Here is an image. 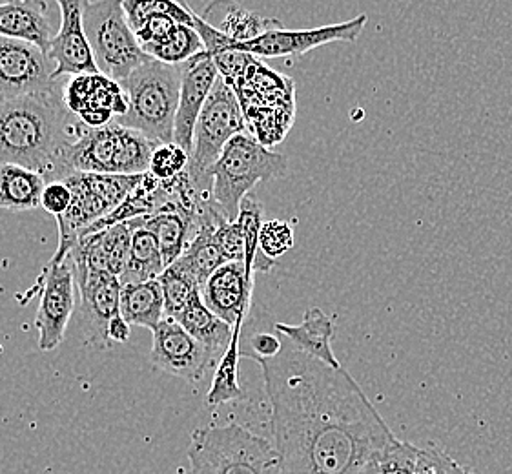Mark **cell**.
Returning a JSON list of instances; mask_svg holds the SVG:
<instances>
[{"label":"cell","mask_w":512,"mask_h":474,"mask_svg":"<svg viewBox=\"0 0 512 474\" xmlns=\"http://www.w3.org/2000/svg\"><path fill=\"white\" fill-rule=\"evenodd\" d=\"M256 361L283 474H359L398 440L343 367L310 358L287 338L277 356Z\"/></svg>","instance_id":"cell-1"},{"label":"cell","mask_w":512,"mask_h":474,"mask_svg":"<svg viewBox=\"0 0 512 474\" xmlns=\"http://www.w3.org/2000/svg\"><path fill=\"white\" fill-rule=\"evenodd\" d=\"M57 92L35 93L0 103V165H19L41 174L46 183L66 174L64 152L81 132Z\"/></svg>","instance_id":"cell-2"},{"label":"cell","mask_w":512,"mask_h":474,"mask_svg":"<svg viewBox=\"0 0 512 474\" xmlns=\"http://www.w3.org/2000/svg\"><path fill=\"white\" fill-rule=\"evenodd\" d=\"M181 77L183 64L172 66L155 59L143 62L121 83L128 95V114L115 123L143 134L154 145L174 143Z\"/></svg>","instance_id":"cell-3"},{"label":"cell","mask_w":512,"mask_h":474,"mask_svg":"<svg viewBox=\"0 0 512 474\" xmlns=\"http://www.w3.org/2000/svg\"><path fill=\"white\" fill-rule=\"evenodd\" d=\"M190 474H283L276 445L237 423L195 429Z\"/></svg>","instance_id":"cell-4"},{"label":"cell","mask_w":512,"mask_h":474,"mask_svg":"<svg viewBox=\"0 0 512 474\" xmlns=\"http://www.w3.org/2000/svg\"><path fill=\"white\" fill-rule=\"evenodd\" d=\"M287 155L261 145L250 132L230 139L210 170L212 199L228 221H236L246 196L263 181L287 176Z\"/></svg>","instance_id":"cell-5"},{"label":"cell","mask_w":512,"mask_h":474,"mask_svg":"<svg viewBox=\"0 0 512 474\" xmlns=\"http://www.w3.org/2000/svg\"><path fill=\"white\" fill-rule=\"evenodd\" d=\"M155 146L143 134L115 121L103 128L82 124L81 132L64 152V168L68 176L72 172L141 176L150 168Z\"/></svg>","instance_id":"cell-6"},{"label":"cell","mask_w":512,"mask_h":474,"mask_svg":"<svg viewBox=\"0 0 512 474\" xmlns=\"http://www.w3.org/2000/svg\"><path fill=\"white\" fill-rule=\"evenodd\" d=\"M141 176H110L92 172H72L62 181L72 190V205L57 219L59 247L52 261H62L72 252L77 237L97 221L110 216L126 196L139 185Z\"/></svg>","instance_id":"cell-7"},{"label":"cell","mask_w":512,"mask_h":474,"mask_svg":"<svg viewBox=\"0 0 512 474\" xmlns=\"http://www.w3.org/2000/svg\"><path fill=\"white\" fill-rule=\"evenodd\" d=\"M123 4L124 0H97L84 15V31L97 68L117 83L150 59L137 42Z\"/></svg>","instance_id":"cell-8"},{"label":"cell","mask_w":512,"mask_h":474,"mask_svg":"<svg viewBox=\"0 0 512 474\" xmlns=\"http://www.w3.org/2000/svg\"><path fill=\"white\" fill-rule=\"evenodd\" d=\"M245 132H248V126L236 93L219 75L195 124L194 148L188 165V174L195 185L205 192H212V166L216 165L230 139Z\"/></svg>","instance_id":"cell-9"},{"label":"cell","mask_w":512,"mask_h":474,"mask_svg":"<svg viewBox=\"0 0 512 474\" xmlns=\"http://www.w3.org/2000/svg\"><path fill=\"white\" fill-rule=\"evenodd\" d=\"M75 267L70 256L62 261H48L33 292H39V310L35 329L39 332V349L53 351L61 345L75 310Z\"/></svg>","instance_id":"cell-10"},{"label":"cell","mask_w":512,"mask_h":474,"mask_svg":"<svg viewBox=\"0 0 512 474\" xmlns=\"http://www.w3.org/2000/svg\"><path fill=\"white\" fill-rule=\"evenodd\" d=\"M367 15L356 19L312 30H285L281 24L246 42H232L228 52L248 53L256 59H277V57H299L332 42L358 41L367 26Z\"/></svg>","instance_id":"cell-11"},{"label":"cell","mask_w":512,"mask_h":474,"mask_svg":"<svg viewBox=\"0 0 512 474\" xmlns=\"http://www.w3.org/2000/svg\"><path fill=\"white\" fill-rule=\"evenodd\" d=\"M154 343L150 360L157 371L181 378L186 382L197 383L208 372L217 367L221 354L195 340L181 323L164 318L154 330Z\"/></svg>","instance_id":"cell-12"},{"label":"cell","mask_w":512,"mask_h":474,"mask_svg":"<svg viewBox=\"0 0 512 474\" xmlns=\"http://www.w3.org/2000/svg\"><path fill=\"white\" fill-rule=\"evenodd\" d=\"M53 72L55 64L39 46L0 37V93L4 99L61 90L64 84L55 81Z\"/></svg>","instance_id":"cell-13"},{"label":"cell","mask_w":512,"mask_h":474,"mask_svg":"<svg viewBox=\"0 0 512 474\" xmlns=\"http://www.w3.org/2000/svg\"><path fill=\"white\" fill-rule=\"evenodd\" d=\"M62 99L70 114L88 128H103L128 114L123 84L101 72L72 75L62 86Z\"/></svg>","instance_id":"cell-14"},{"label":"cell","mask_w":512,"mask_h":474,"mask_svg":"<svg viewBox=\"0 0 512 474\" xmlns=\"http://www.w3.org/2000/svg\"><path fill=\"white\" fill-rule=\"evenodd\" d=\"M61 11V28L53 35L48 55L55 64L53 77L99 73L84 31V15L92 0H55Z\"/></svg>","instance_id":"cell-15"},{"label":"cell","mask_w":512,"mask_h":474,"mask_svg":"<svg viewBox=\"0 0 512 474\" xmlns=\"http://www.w3.org/2000/svg\"><path fill=\"white\" fill-rule=\"evenodd\" d=\"M219 79L216 62L203 52L183 64L179 106L175 115L174 143L188 154L194 148L195 124Z\"/></svg>","instance_id":"cell-16"},{"label":"cell","mask_w":512,"mask_h":474,"mask_svg":"<svg viewBox=\"0 0 512 474\" xmlns=\"http://www.w3.org/2000/svg\"><path fill=\"white\" fill-rule=\"evenodd\" d=\"M75 283L81 294V310L86 340L108 347L110 321L121 314V279L103 272H75Z\"/></svg>","instance_id":"cell-17"},{"label":"cell","mask_w":512,"mask_h":474,"mask_svg":"<svg viewBox=\"0 0 512 474\" xmlns=\"http://www.w3.org/2000/svg\"><path fill=\"white\" fill-rule=\"evenodd\" d=\"M254 276L246 272L245 261H230L217 268L201 289V298L228 325H243L252 307Z\"/></svg>","instance_id":"cell-18"},{"label":"cell","mask_w":512,"mask_h":474,"mask_svg":"<svg viewBox=\"0 0 512 474\" xmlns=\"http://www.w3.org/2000/svg\"><path fill=\"white\" fill-rule=\"evenodd\" d=\"M0 37L31 42L48 53L53 39L48 4L44 0L0 2Z\"/></svg>","instance_id":"cell-19"},{"label":"cell","mask_w":512,"mask_h":474,"mask_svg":"<svg viewBox=\"0 0 512 474\" xmlns=\"http://www.w3.org/2000/svg\"><path fill=\"white\" fill-rule=\"evenodd\" d=\"M274 329L277 334L287 338L297 351L325 363L328 367H334V369L341 367L332 349L334 325L323 310L308 309L299 325L276 323Z\"/></svg>","instance_id":"cell-20"},{"label":"cell","mask_w":512,"mask_h":474,"mask_svg":"<svg viewBox=\"0 0 512 474\" xmlns=\"http://www.w3.org/2000/svg\"><path fill=\"white\" fill-rule=\"evenodd\" d=\"M170 196H172L170 181H161L154 174L146 172L141 177L139 185L135 186L134 190L126 196L119 207L113 210L110 216H106L101 221H97L92 227L86 228L82 234L101 232V230L119 225L124 221L152 216L154 212H157L159 208L170 201Z\"/></svg>","instance_id":"cell-21"},{"label":"cell","mask_w":512,"mask_h":474,"mask_svg":"<svg viewBox=\"0 0 512 474\" xmlns=\"http://www.w3.org/2000/svg\"><path fill=\"white\" fill-rule=\"evenodd\" d=\"M203 19L234 42L252 41L281 24L277 19H265L246 10L234 0H214L206 8Z\"/></svg>","instance_id":"cell-22"},{"label":"cell","mask_w":512,"mask_h":474,"mask_svg":"<svg viewBox=\"0 0 512 474\" xmlns=\"http://www.w3.org/2000/svg\"><path fill=\"white\" fill-rule=\"evenodd\" d=\"M226 219L223 214H216L205 221L197 230L194 239L188 243L179 261L194 276L197 285L203 289L206 281L212 278L217 268L226 263L225 254L216 239V227Z\"/></svg>","instance_id":"cell-23"},{"label":"cell","mask_w":512,"mask_h":474,"mask_svg":"<svg viewBox=\"0 0 512 474\" xmlns=\"http://www.w3.org/2000/svg\"><path fill=\"white\" fill-rule=\"evenodd\" d=\"M46 179L19 165H0V208L24 212L41 208Z\"/></svg>","instance_id":"cell-24"},{"label":"cell","mask_w":512,"mask_h":474,"mask_svg":"<svg viewBox=\"0 0 512 474\" xmlns=\"http://www.w3.org/2000/svg\"><path fill=\"white\" fill-rule=\"evenodd\" d=\"M175 321L181 323L183 329L188 334H192L195 340L201 341L212 351L219 352L221 356L225 354L230 341L234 338V327L206 307L205 301L201 298V292L195 294Z\"/></svg>","instance_id":"cell-25"},{"label":"cell","mask_w":512,"mask_h":474,"mask_svg":"<svg viewBox=\"0 0 512 474\" xmlns=\"http://www.w3.org/2000/svg\"><path fill=\"white\" fill-rule=\"evenodd\" d=\"M121 314L130 325L154 330L164 320L163 290L159 281L123 285Z\"/></svg>","instance_id":"cell-26"},{"label":"cell","mask_w":512,"mask_h":474,"mask_svg":"<svg viewBox=\"0 0 512 474\" xmlns=\"http://www.w3.org/2000/svg\"><path fill=\"white\" fill-rule=\"evenodd\" d=\"M164 268L166 263H164L159 241L152 230L144 227V217H139L134 237H132L128 265L124 268L123 276L119 278L121 285L154 281L163 274Z\"/></svg>","instance_id":"cell-27"},{"label":"cell","mask_w":512,"mask_h":474,"mask_svg":"<svg viewBox=\"0 0 512 474\" xmlns=\"http://www.w3.org/2000/svg\"><path fill=\"white\" fill-rule=\"evenodd\" d=\"M241 330L243 325L234 327V338L230 341L225 354L217 363L212 387L206 394L208 405H223L243 398V389L239 385V360H241Z\"/></svg>","instance_id":"cell-28"},{"label":"cell","mask_w":512,"mask_h":474,"mask_svg":"<svg viewBox=\"0 0 512 474\" xmlns=\"http://www.w3.org/2000/svg\"><path fill=\"white\" fill-rule=\"evenodd\" d=\"M237 223L241 225L243 236H245V267L250 276H254L257 270L268 272L270 268L276 265L274 259L267 258L259 250V232L263 227V207L257 203L252 196H246L239 208Z\"/></svg>","instance_id":"cell-29"},{"label":"cell","mask_w":512,"mask_h":474,"mask_svg":"<svg viewBox=\"0 0 512 474\" xmlns=\"http://www.w3.org/2000/svg\"><path fill=\"white\" fill-rule=\"evenodd\" d=\"M143 52L155 61L179 66L205 52V44L194 26L177 24V28L163 42L146 46Z\"/></svg>","instance_id":"cell-30"},{"label":"cell","mask_w":512,"mask_h":474,"mask_svg":"<svg viewBox=\"0 0 512 474\" xmlns=\"http://www.w3.org/2000/svg\"><path fill=\"white\" fill-rule=\"evenodd\" d=\"M157 281L163 290L164 318L175 320L186 309V305L192 301L195 294L201 292V287L197 285L194 276L183 267L179 259L164 268Z\"/></svg>","instance_id":"cell-31"},{"label":"cell","mask_w":512,"mask_h":474,"mask_svg":"<svg viewBox=\"0 0 512 474\" xmlns=\"http://www.w3.org/2000/svg\"><path fill=\"white\" fill-rule=\"evenodd\" d=\"M123 6L132 30L155 15H166L179 24L194 26V10H190L186 0H124Z\"/></svg>","instance_id":"cell-32"},{"label":"cell","mask_w":512,"mask_h":474,"mask_svg":"<svg viewBox=\"0 0 512 474\" xmlns=\"http://www.w3.org/2000/svg\"><path fill=\"white\" fill-rule=\"evenodd\" d=\"M420 447L396 440L376 454L359 474H416Z\"/></svg>","instance_id":"cell-33"},{"label":"cell","mask_w":512,"mask_h":474,"mask_svg":"<svg viewBox=\"0 0 512 474\" xmlns=\"http://www.w3.org/2000/svg\"><path fill=\"white\" fill-rule=\"evenodd\" d=\"M135 227H137V219L124 221L119 225L101 230L108 272L117 278L123 276L124 268L128 265Z\"/></svg>","instance_id":"cell-34"},{"label":"cell","mask_w":512,"mask_h":474,"mask_svg":"<svg viewBox=\"0 0 512 474\" xmlns=\"http://www.w3.org/2000/svg\"><path fill=\"white\" fill-rule=\"evenodd\" d=\"M188 165H190V154L186 150L175 143H164V145L155 146L148 172L161 181H170L188 170Z\"/></svg>","instance_id":"cell-35"},{"label":"cell","mask_w":512,"mask_h":474,"mask_svg":"<svg viewBox=\"0 0 512 474\" xmlns=\"http://www.w3.org/2000/svg\"><path fill=\"white\" fill-rule=\"evenodd\" d=\"M294 247V228L287 221L272 219L263 223L259 232V250L274 259L285 256L290 248Z\"/></svg>","instance_id":"cell-36"},{"label":"cell","mask_w":512,"mask_h":474,"mask_svg":"<svg viewBox=\"0 0 512 474\" xmlns=\"http://www.w3.org/2000/svg\"><path fill=\"white\" fill-rule=\"evenodd\" d=\"M416 474H471V471L452 460L440 447L429 445L418 453Z\"/></svg>","instance_id":"cell-37"},{"label":"cell","mask_w":512,"mask_h":474,"mask_svg":"<svg viewBox=\"0 0 512 474\" xmlns=\"http://www.w3.org/2000/svg\"><path fill=\"white\" fill-rule=\"evenodd\" d=\"M216 239L225 254L226 263L230 261H245V236L241 225L236 221L223 219L216 227Z\"/></svg>","instance_id":"cell-38"},{"label":"cell","mask_w":512,"mask_h":474,"mask_svg":"<svg viewBox=\"0 0 512 474\" xmlns=\"http://www.w3.org/2000/svg\"><path fill=\"white\" fill-rule=\"evenodd\" d=\"M177 24L179 22L172 19V17L155 15V17L146 19L137 30H134L135 37H137V42L141 44V48L144 50L146 46L163 42L177 28Z\"/></svg>","instance_id":"cell-39"},{"label":"cell","mask_w":512,"mask_h":474,"mask_svg":"<svg viewBox=\"0 0 512 474\" xmlns=\"http://www.w3.org/2000/svg\"><path fill=\"white\" fill-rule=\"evenodd\" d=\"M72 190L64 181H53L48 183L42 194L41 208L44 212L52 214L55 217H61L68 212V208L72 205Z\"/></svg>","instance_id":"cell-40"},{"label":"cell","mask_w":512,"mask_h":474,"mask_svg":"<svg viewBox=\"0 0 512 474\" xmlns=\"http://www.w3.org/2000/svg\"><path fill=\"white\" fill-rule=\"evenodd\" d=\"M248 351L241 349V358H250V360H265V358H274L281 349H283V338L281 334H270V332H257L248 340Z\"/></svg>","instance_id":"cell-41"},{"label":"cell","mask_w":512,"mask_h":474,"mask_svg":"<svg viewBox=\"0 0 512 474\" xmlns=\"http://www.w3.org/2000/svg\"><path fill=\"white\" fill-rule=\"evenodd\" d=\"M130 330H132V325L124 320L123 314H119L110 321L108 340L113 341V343H126L130 340Z\"/></svg>","instance_id":"cell-42"},{"label":"cell","mask_w":512,"mask_h":474,"mask_svg":"<svg viewBox=\"0 0 512 474\" xmlns=\"http://www.w3.org/2000/svg\"><path fill=\"white\" fill-rule=\"evenodd\" d=\"M2 101H4V97H2V93H0V103H2Z\"/></svg>","instance_id":"cell-43"},{"label":"cell","mask_w":512,"mask_h":474,"mask_svg":"<svg viewBox=\"0 0 512 474\" xmlns=\"http://www.w3.org/2000/svg\"><path fill=\"white\" fill-rule=\"evenodd\" d=\"M471 474H476V473H472V471H471Z\"/></svg>","instance_id":"cell-44"},{"label":"cell","mask_w":512,"mask_h":474,"mask_svg":"<svg viewBox=\"0 0 512 474\" xmlns=\"http://www.w3.org/2000/svg\"><path fill=\"white\" fill-rule=\"evenodd\" d=\"M0 2H2V0H0Z\"/></svg>","instance_id":"cell-45"}]
</instances>
